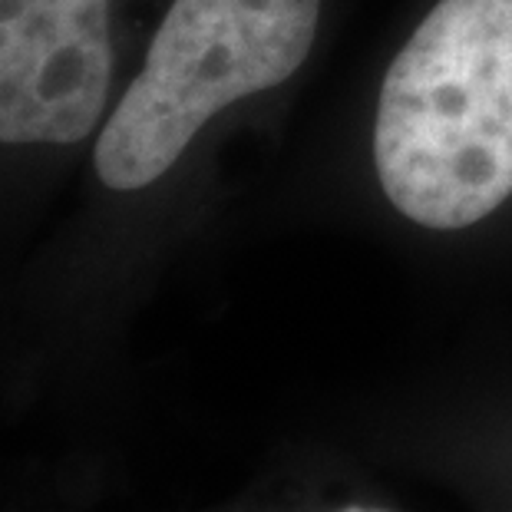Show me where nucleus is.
<instances>
[{
	"label": "nucleus",
	"mask_w": 512,
	"mask_h": 512,
	"mask_svg": "<svg viewBox=\"0 0 512 512\" xmlns=\"http://www.w3.org/2000/svg\"><path fill=\"white\" fill-rule=\"evenodd\" d=\"M331 0H169L93 136L96 185L143 199L192 159L225 116L278 100L328 37Z\"/></svg>",
	"instance_id": "2"
},
{
	"label": "nucleus",
	"mask_w": 512,
	"mask_h": 512,
	"mask_svg": "<svg viewBox=\"0 0 512 512\" xmlns=\"http://www.w3.org/2000/svg\"><path fill=\"white\" fill-rule=\"evenodd\" d=\"M116 0H0V146L73 149L116 100Z\"/></svg>",
	"instance_id": "3"
},
{
	"label": "nucleus",
	"mask_w": 512,
	"mask_h": 512,
	"mask_svg": "<svg viewBox=\"0 0 512 512\" xmlns=\"http://www.w3.org/2000/svg\"><path fill=\"white\" fill-rule=\"evenodd\" d=\"M341 512H387V509H364V506H347Z\"/></svg>",
	"instance_id": "4"
},
{
	"label": "nucleus",
	"mask_w": 512,
	"mask_h": 512,
	"mask_svg": "<svg viewBox=\"0 0 512 512\" xmlns=\"http://www.w3.org/2000/svg\"><path fill=\"white\" fill-rule=\"evenodd\" d=\"M354 192L413 235L512 228V0H423L351 129Z\"/></svg>",
	"instance_id": "1"
}]
</instances>
